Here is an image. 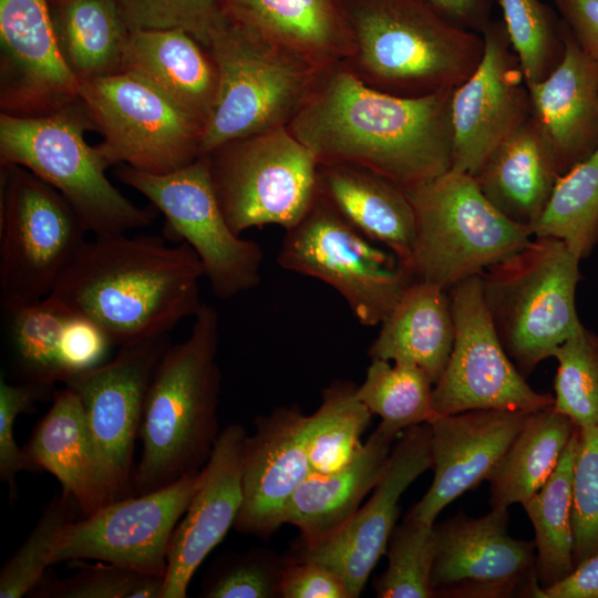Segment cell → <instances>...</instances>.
Listing matches in <instances>:
<instances>
[{"label": "cell", "mask_w": 598, "mask_h": 598, "mask_svg": "<svg viewBox=\"0 0 598 598\" xmlns=\"http://www.w3.org/2000/svg\"><path fill=\"white\" fill-rule=\"evenodd\" d=\"M453 90L392 95L341 61L320 71L288 128L319 163L360 167L406 189L451 168Z\"/></svg>", "instance_id": "cell-1"}, {"label": "cell", "mask_w": 598, "mask_h": 598, "mask_svg": "<svg viewBox=\"0 0 598 598\" xmlns=\"http://www.w3.org/2000/svg\"><path fill=\"white\" fill-rule=\"evenodd\" d=\"M200 260L184 241L126 233L86 240L53 291L100 327L112 346L168 334L203 305Z\"/></svg>", "instance_id": "cell-2"}, {"label": "cell", "mask_w": 598, "mask_h": 598, "mask_svg": "<svg viewBox=\"0 0 598 598\" xmlns=\"http://www.w3.org/2000/svg\"><path fill=\"white\" fill-rule=\"evenodd\" d=\"M219 317L203 302L188 337L169 344L145 396L138 430L142 454L132 478L133 495L166 487L200 471L220 433L217 364Z\"/></svg>", "instance_id": "cell-3"}, {"label": "cell", "mask_w": 598, "mask_h": 598, "mask_svg": "<svg viewBox=\"0 0 598 598\" xmlns=\"http://www.w3.org/2000/svg\"><path fill=\"white\" fill-rule=\"evenodd\" d=\"M350 40L343 61L368 85L417 97L453 90L481 62L484 40L416 0H338Z\"/></svg>", "instance_id": "cell-4"}, {"label": "cell", "mask_w": 598, "mask_h": 598, "mask_svg": "<svg viewBox=\"0 0 598 598\" xmlns=\"http://www.w3.org/2000/svg\"><path fill=\"white\" fill-rule=\"evenodd\" d=\"M92 130L80 99L41 116L0 113V163L20 165L54 187L94 236L150 226L157 209L135 205L113 186L110 165L84 138Z\"/></svg>", "instance_id": "cell-5"}, {"label": "cell", "mask_w": 598, "mask_h": 598, "mask_svg": "<svg viewBox=\"0 0 598 598\" xmlns=\"http://www.w3.org/2000/svg\"><path fill=\"white\" fill-rule=\"evenodd\" d=\"M580 260L563 240L535 237L480 276L493 327L525 378L582 327L576 309Z\"/></svg>", "instance_id": "cell-6"}, {"label": "cell", "mask_w": 598, "mask_h": 598, "mask_svg": "<svg viewBox=\"0 0 598 598\" xmlns=\"http://www.w3.org/2000/svg\"><path fill=\"white\" fill-rule=\"evenodd\" d=\"M206 49L217 70V93L200 155L249 135L288 126L318 69L230 21L226 14Z\"/></svg>", "instance_id": "cell-7"}, {"label": "cell", "mask_w": 598, "mask_h": 598, "mask_svg": "<svg viewBox=\"0 0 598 598\" xmlns=\"http://www.w3.org/2000/svg\"><path fill=\"white\" fill-rule=\"evenodd\" d=\"M405 190L416 219L411 269L416 280L445 291L481 276L534 237L499 213L468 174L450 168Z\"/></svg>", "instance_id": "cell-8"}, {"label": "cell", "mask_w": 598, "mask_h": 598, "mask_svg": "<svg viewBox=\"0 0 598 598\" xmlns=\"http://www.w3.org/2000/svg\"><path fill=\"white\" fill-rule=\"evenodd\" d=\"M89 233L69 202L29 169L0 163L2 308L48 297Z\"/></svg>", "instance_id": "cell-9"}, {"label": "cell", "mask_w": 598, "mask_h": 598, "mask_svg": "<svg viewBox=\"0 0 598 598\" xmlns=\"http://www.w3.org/2000/svg\"><path fill=\"white\" fill-rule=\"evenodd\" d=\"M230 228L297 225L318 196L319 161L288 126L228 142L206 154Z\"/></svg>", "instance_id": "cell-10"}, {"label": "cell", "mask_w": 598, "mask_h": 598, "mask_svg": "<svg viewBox=\"0 0 598 598\" xmlns=\"http://www.w3.org/2000/svg\"><path fill=\"white\" fill-rule=\"evenodd\" d=\"M344 220L321 196L286 230L278 265L318 279L340 293L358 322L380 324L408 288L413 271Z\"/></svg>", "instance_id": "cell-11"}, {"label": "cell", "mask_w": 598, "mask_h": 598, "mask_svg": "<svg viewBox=\"0 0 598 598\" xmlns=\"http://www.w3.org/2000/svg\"><path fill=\"white\" fill-rule=\"evenodd\" d=\"M115 177L145 196L165 218V238L186 243L200 260L213 293L228 300L260 282L262 250L228 225L206 155L156 175L121 164Z\"/></svg>", "instance_id": "cell-12"}, {"label": "cell", "mask_w": 598, "mask_h": 598, "mask_svg": "<svg viewBox=\"0 0 598 598\" xmlns=\"http://www.w3.org/2000/svg\"><path fill=\"white\" fill-rule=\"evenodd\" d=\"M79 99L103 135L96 146L110 166L162 175L200 156L204 124L136 75L80 80Z\"/></svg>", "instance_id": "cell-13"}, {"label": "cell", "mask_w": 598, "mask_h": 598, "mask_svg": "<svg viewBox=\"0 0 598 598\" xmlns=\"http://www.w3.org/2000/svg\"><path fill=\"white\" fill-rule=\"evenodd\" d=\"M455 337L447 364L433 386L436 414L472 410L536 411L554 396L535 391L506 353L483 300L481 277L447 290Z\"/></svg>", "instance_id": "cell-14"}, {"label": "cell", "mask_w": 598, "mask_h": 598, "mask_svg": "<svg viewBox=\"0 0 598 598\" xmlns=\"http://www.w3.org/2000/svg\"><path fill=\"white\" fill-rule=\"evenodd\" d=\"M202 470L141 495L117 498L62 530L53 564L109 563L163 576L173 532L200 485Z\"/></svg>", "instance_id": "cell-15"}, {"label": "cell", "mask_w": 598, "mask_h": 598, "mask_svg": "<svg viewBox=\"0 0 598 598\" xmlns=\"http://www.w3.org/2000/svg\"><path fill=\"white\" fill-rule=\"evenodd\" d=\"M508 522L507 508H492L478 518L458 512L434 524L435 597H511L522 585L528 596L542 597L535 542L511 537Z\"/></svg>", "instance_id": "cell-16"}, {"label": "cell", "mask_w": 598, "mask_h": 598, "mask_svg": "<svg viewBox=\"0 0 598 598\" xmlns=\"http://www.w3.org/2000/svg\"><path fill=\"white\" fill-rule=\"evenodd\" d=\"M472 75L452 93L451 168L475 176L489 154L532 116L530 94L503 20H491Z\"/></svg>", "instance_id": "cell-17"}, {"label": "cell", "mask_w": 598, "mask_h": 598, "mask_svg": "<svg viewBox=\"0 0 598 598\" xmlns=\"http://www.w3.org/2000/svg\"><path fill=\"white\" fill-rule=\"evenodd\" d=\"M169 344L168 334H163L120 347L113 359L74 374L64 383L80 396L118 498L133 495V455L145 396Z\"/></svg>", "instance_id": "cell-18"}, {"label": "cell", "mask_w": 598, "mask_h": 598, "mask_svg": "<svg viewBox=\"0 0 598 598\" xmlns=\"http://www.w3.org/2000/svg\"><path fill=\"white\" fill-rule=\"evenodd\" d=\"M430 468V424L406 429L393 445L370 499L340 530L313 546H300L293 558L310 560L329 569L344 584L350 598L359 597L386 550L402 494Z\"/></svg>", "instance_id": "cell-19"}, {"label": "cell", "mask_w": 598, "mask_h": 598, "mask_svg": "<svg viewBox=\"0 0 598 598\" xmlns=\"http://www.w3.org/2000/svg\"><path fill=\"white\" fill-rule=\"evenodd\" d=\"M80 80L60 52L48 0H0V109L54 113L79 100Z\"/></svg>", "instance_id": "cell-20"}, {"label": "cell", "mask_w": 598, "mask_h": 598, "mask_svg": "<svg viewBox=\"0 0 598 598\" xmlns=\"http://www.w3.org/2000/svg\"><path fill=\"white\" fill-rule=\"evenodd\" d=\"M532 412L472 410L432 421L433 481L404 520L434 525L443 508L487 480Z\"/></svg>", "instance_id": "cell-21"}, {"label": "cell", "mask_w": 598, "mask_h": 598, "mask_svg": "<svg viewBox=\"0 0 598 598\" xmlns=\"http://www.w3.org/2000/svg\"><path fill=\"white\" fill-rule=\"evenodd\" d=\"M309 415L298 406H279L255 420L241 458L243 503L234 528L267 538L285 524V511L310 475Z\"/></svg>", "instance_id": "cell-22"}, {"label": "cell", "mask_w": 598, "mask_h": 598, "mask_svg": "<svg viewBox=\"0 0 598 598\" xmlns=\"http://www.w3.org/2000/svg\"><path fill=\"white\" fill-rule=\"evenodd\" d=\"M247 435L238 423L220 431L202 468L200 485L173 532L162 598H185L198 567L234 527L243 503L241 458Z\"/></svg>", "instance_id": "cell-23"}, {"label": "cell", "mask_w": 598, "mask_h": 598, "mask_svg": "<svg viewBox=\"0 0 598 598\" xmlns=\"http://www.w3.org/2000/svg\"><path fill=\"white\" fill-rule=\"evenodd\" d=\"M52 405L34 426L22 453L32 471L60 482L83 516L117 499L111 474L89 427L78 393L54 390Z\"/></svg>", "instance_id": "cell-24"}, {"label": "cell", "mask_w": 598, "mask_h": 598, "mask_svg": "<svg viewBox=\"0 0 598 598\" xmlns=\"http://www.w3.org/2000/svg\"><path fill=\"white\" fill-rule=\"evenodd\" d=\"M565 53L543 81L528 86L532 115L545 134L560 176L598 147V61L563 21Z\"/></svg>", "instance_id": "cell-25"}, {"label": "cell", "mask_w": 598, "mask_h": 598, "mask_svg": "<svg viewBox=\"0 0 598 598\" xmlns=\"http://www.w3.org/2000/svg\"><path fill=\"white\" fill-rule=\"evenodd\" d=\"M318 195L358 231L385 246L411 269L416 219L405 188L360 167L319 163Z\"/></svg>", "instance_id": "cell-26"}, {"label": "cell", "mask_w": 598, "mask_h": 598, "mask_svg": "<svg viewBox=\"0 0 598 598\" xmlns=\"http://www.w3.org/2000/svg\"><path fill=\"white\" fill-rule=\"evenodd\" d=\"M226 17L305 62L344 61L350 40L338 0H221Z\"/></svg>", "instance_id": "cell-27"}, {"label": "cell", "mask_w": 598, "mask_h": 598, "mask_svg": "<svg viewBox=\"0 0 598 598\" xmlns=\"http://www.w3.org/2000/svg\"><path fill=\"white\" fill-rule=\"evenodd\" d=\"M120 72L136 75L205 124L217 93L209 51L181 29L130 31Z\"/></svg>", "instance_id": "cell-28"}, {"label": "cell", "mask_w": 598, "mask_h": 598, "mask_svg": "<svg viewBox=\"0 0 598 598\" xmlns=\"http://www.w3.org/2000/svg\"><path fill=\"white\" fill-rule=\"evenodd\" d=\"M559 176L551 147L532 115L497 145L474 178L499 213L533 233Z\"/></svg>", "instance_id": "cell-29"}, {"label": "cell", "mask_w": 598, "mask_h": 598, "mask_svg": "<svg viewBox=\"0 0 598 598\" xmlns=\"http://www.w3.org/2000/svg\"><path fill=\"white\" fill-rule=\"evenodd\" d=\"M396 436L378 426L353 460L330 474H310L285 511V524L299 528L301 546H313L340 530L379 482Z\"/></svg>", "instance_id": "cell-30"}, {"label": "cell", "mask_w": 598, "mask_h": 598, "mask_svg": "<svg viewBox=\"0 0 598 598\" xmlns=\"http://www.w3.org/2000/svg\"><path fill=\"white\" fill-rule=\"evenodd\" d=\"M380 326L368 355L417 365L435 384L447 364L455 337L447 291L415 280Z\"/></svg>", "instance_id": "cell-31"}, {"label": "cell", "mask_w": 598, "mask_h": 598, "mask_svg": "<svg viewBox=\"0 0 598 598\" xmlns=\"http://www.w3.org/2000/svg\"><path fill=\"white\" fill-rule=\"evenodd\" d=\"M576 430L554 404L532 412L489 473L492 508L526 503L550 477Z\"/></svg>", "instance_id": "cell-32"}, {"label": "cell", "mask_w": 598, "mask_h": 598, "mask_svg": "<svg viewBox=\"0 0 598 598\" xmlns=\"http://www.w3.org/2000/svg\"><path fill=\"white\" fill-rule=\"evenodd\" d=\"M60 52L79 80L120 72L130 34L116 0H48Z\"/></svg>", "instance_id": "cell-33"}, {"label": "cell", "mask_w": 598, "mask_h": 598, "mask_svg": "<svg viewBox=\"0 0 598 598\" xmlns=\"http://www.w3.org/2000/svg\"><path fill=\"white\" fill-rule=\"evenodd\" d=\"M577 442L576 427L550 477L523 504L535 532V571L542 589L575 568L571 506Z\"/></svg>", "instance_id": "cell-34"}, {"label": "cell", "mask_w": 598, "mask_h": 598, "mask_svg": "<svg viewBox=\"0 0 598 598\" xmlns=\"http://www.w3.org/2000/svg\"><path fill=\"white\" fill-rule=\"evenodd\" d=\"M13 369L19 382L54 388L68 373L62 359L64 330L73 313L54 296L3 308Z\"/></svg>", "instance_id": "cell-35"}, {"label": "cell", "mask_w": 598, "mask_h": 598, "mask_svg": "<svg viewBox=\"0 0 598 598\" xmlns=\"http://www.w3.org/2000/svg\"><path fill=\"white\" fill-rule=\"evenodd\" d=\"M309 415L307 450L310 474H330L348 465L363 443L372 413L357 396V385L337 380L322 390Z\"/></svg>", "instance_id": "cell-36"}, {"label": "cell", "mask_w": 598, "mask_h": 598, "mask_svg": "<svg viewBox=\"0 0 598 598\" xmlns=\"http://www.w3.org/2000/svg\"><path fill=\"white\" fill-rule=\"evenodd\" d=\"M433 386L431 378L417 365L371 359L364 381L357 386V396L381 417L379 426L396 436L439 416L433 408Z\"/></svg>", "instance_id": "cell-37"}, {"label": "cell", "mask_w": 598, "mask_h": 598, "mask_svg": "<svg viewBox=\"0 0 598 598\" xmlns=\"http://www.w3.org/2000/svg\"><path fill=\"white\" fill-rule=\"evenodd\" d=\"M534 237L563 240L581 259L598 243V147L559 176Z\"/></svg>", "instance_id": "cell-38"}, {"label": "cell", "mask_w": 598, "mask_h": 598, "mask_svg": "<svg viewBox=\"0 0 598 598\" xmlns=\"http://www.w3.org/2000/svg\"><path fill=\"white\" fill-rule=\"evenodd\" d=\"M527 86L547 78L565 53L563 20L542 0H497Z\"/></svg>", "instance_id": "cell-39"}, {"label": "cell", "mask_w": 598, "mask_h": 598, "mask_svg": "<svg viewBox=\"0 0 598 598\" xmlns=\"http://www.w3.org/2000/svg\"><path fill=\"white\" fill-rule=\"evenodd\" d=\"M554 406L576 427L598 426V334L584 326L554 353Z\"/></svg>", "instance_id": "cell-40"}, {"label": "cell", "mask_w": 598, "mask_h": 598, "mask_svg": "<svg viewBox=\"0 0 598 598\" xmlns=\"http://www.w3.org/2000/svg\"><path fill=\"white\" fill-rule=\"evenodd\" d=\"M72 496L61 489L45 506L42 515L22 545L0 571V598H21L35 588L53 564V551L64 527L74 520Z\"/></svg>", "instance_id": "cell-41"}, {"label": "cell", "mask_w": 598, "mask_h": 598, "mask_svg": "<svg viewBox=\"0 0 598 598\" xmlns=\"http://www.w3.org/2000/svg\"><path fill=\"white\" fill-rule=\"evenodd\" d=\"M434 525L403 520L388 543V567L374 580L379 598L435 597L432 569L435 555Z\"/></svg>", "instance_id": "cell-42"}, {"label": "cell", "mask_w": 598, "mask_h": 598, "mask_svg": "<svg viewBox=\"0 0 598 598\" xmlns=\"http://www.w3.org/2000/svg\"><path fill=\"white\" fill-rule=\"evenodd\" d=\"M78 571L68 578L45 575L32 598H162L164 577L96 561H70Z\"/></svg>", "instance_id": "cell-43"}, {"label": "cell", "mask_w": 598, "mask_h": 598, "mask_svg": "<svg viewBox=\"0 0 598 598\" xmlns=\"http://www.w3.org/2000/svg\"><path fill=\"white\" fill-rule=\"evenodd\" d=\"M285 558L252 548L244 553H227L217 557L202 582L203 598H274L279 585Z\"/></svg>", "instance_id": "cell-44"}, {"label": "cell", "mask_w": 598, "mask_h": 598, "mask_svg": "<svg viewBox=\"0 0 598 598\" xmlns=\"http://www.w3.org/2000/svg\"><path fill=\"white\" fill-rule=\"evenodd\" d=\"M130 31L181 29L205 48L225 17L221 0H116Z\"/></svg>", "instance_id": "cell-45"}, {"label": "cell", "mask_w": 598, "mask_h": 598, "mask_svg": "<svg viewBox=\"0 0 598 598\" xmlns=\"http://www.w3.org/2000/svg\"><path fill=\"white\" fill-rule=\"evenodd\" d=\"M577 431L571 506L575 566L598 553V426Z\"/></svg>", "instance_id": "cell-46"}, {"label": "cell", "mask_w": 598, "mask_h": 598, "mask_svg": "<svg viewBox=\"0 0 598 598\" xmlns=\"http://www.w3.org/2000/svg\"><path fill=\"white\" fill-rule=\"evenodd\" d=\"M52 390V386L32 382L9 383L1 377L0 478L8 484L11 498L17 497V475L21 471H32L14 439L16 420L19 414L33 412L35 403L50 398Z\"/></svg>", "instance_id": "cell-47"}, {"label": "cell", "mask_w": 598, "mask_h": 598, "mask_svg": "<svg viewBox=\"0 0 598 598\" xmlns=\"http://www.w3.org/2000/svg\"><path fill=\"white\" fill-rule=\"evenodd\" d=\"M111 347V341L100 327L73 312L68 320L62 343L66 380L105 362Z\"/></svg>", "instance_id": "cell-48"}, {"label": "cell", "mask_w": 598, "mask_h": 598, "mask_svg": "<svg viewBox=\"0 0 598 598\" xmlns=\"http://www.w3.org/2000/svg\"><path fill=\"white\" fill-rule=\"evenodd\" d=\"M279 597L350 598L344 584L329 569L297 558H285Z\"/></svg>", "instance_id": "cell-49"}, {"label": "cell", "mask_w": 598, "mask_h": 598, "mask_svg": "<svg viewBox=\"0 0 598 598\" xmlns=\"http://www.w3.org/2000/svg\"><path fill=\"white\" fill-rule=\"evenodd\" d=\"M580 49L598 61V0H554Z\"/></svg>", "instance_id": "cell-50"}, {"label": "cell", "mask_w": 598, "mask_h": 598, "mask_svg": "<svg viewBox=\"0 0 598 598\" xmlns=\"http://www.w3.org/2000/svg\"><path fill=\"white\" fill-rule=\"evenodd\" d=\"M447 23L482 34L497 0H416Z\"/></svg>", "instance_id": "cell-51"}, {"label": "cell", "mask_w": 598, "mask_h": 598, "mask_svg": "<svg viewBox=\"0 0 598 598\" xmlns=\"http://www.w3.org/2000/svg\"><path fill=\"white\" fill-rule=\"evenodd\" d=\"M544 598H598V553L582 560L566 577L543 588Z\"/></svg>", "instance_id": "cell-52"}]
</instances>
